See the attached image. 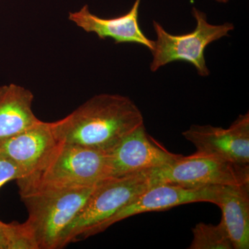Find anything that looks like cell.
Here are the masks:
<instances>
[{
  "label": "cell",
  "instance_id": "1",
  "mask_svg": "<svg viewBox=\"0 0 249 249\" xmlns=\"http://www.w3.org/2000/svg\"><path fill=\"white\" fill-rule=\"evenodd\" d=\"M143 124L142 111L127 96L96 95L63 119L51 123L59 142L109 152Z\"/></svg>",
  "mask_w": 249,
  "mask_h": 249
},
{
  "label": "cell",
  "instance_id": "5",
  "mask_svg": "<svg viewBox=\"0 0 249 249\" xmlns=\"http://www.w3.org/2000/svg\"><path fill=\"white\" fill-rule=\"evenodd\" d=\"M96 186L47 190L20 196L28 211L24 224L37 249H59L62 234Z\"/></svg>",
  "mask_w": 249,
  "mask_h": 249
},
{
  "label": "cell",
  "instance_id": "7",
  "mask_svg": "<svg viewBox=\"0 0 249 249\" xmlns=\"http://www.w3.org/2000/svg\"><path fill=\"white\" fill-rule=\"evenodd\" d=\"M220 187H189L171 183L152 185L99 224L91 232V236L104 231L113 224L136 214L164 211L191 203L209 202L216 204Z\"/></svg>",
  "mask_w": 249,
  "mask_h": 249
},
{
  "label": "cell",
  "instance_id": "3",
  "mask_svg": "<svg viewBox=\"0 0 249 249\" xmlns=\"http://www.w3.org/2000/svg\"><path fill=\"white\" fill-rule=\"evenodd\" d=\"M152 170L109 178L98 183L60 239L59 249L90 237L101 223L154 185Z\"/></svg>",
  "mask_w": 249,
  "mask_h": 249
},
{
  "label": "cell",
  "instance_id": "13",
  "mask_svg": "<svg viewBox=\"0 0 249 249\" xmlns=\"http://www.w3.org/2000/svg\"><path fill=\"white\" fill-rule=\"evenodd\" d=\"M34 96L16 84L0 86V140L20 133L41 120L32 109Z\"/></svg>",
  "mask_w": 249,
  "mask_h": 249
},
{
  "label": "cell",
  "instance_id": "14",
  "mask_svg": "<svg viewBox=\"0 0 249 249\" xmlns=\"http://www.w3.org/2000/svg\"><path fill=\"white\" fill-rule=\"evenodd\" d=\"M189 249H232L231 240L224 223L216 225L201 222L193 228Z\"/></svg>",
  "mask_w": 249,
  "mask_h": 249
},
{
  "label": "cell",
  "instance_id": "16",
  "mask_svg": "<svg viewBox=\"0 0 249 249\" xmlns=\"http://www.w3.org/2000/svg\"><path fill=\"white\" fill-rule=\"evenodd\" d=\"M25 176V171L21 167L7 157L0 155V188L10 181H17Z\"/></svg>",
  "mask_w": 249,
  "mask_h": 249
},
{
  "label": "cell",
  "instance_id": "15",
  "mask_svg": "<svg viewBox=\"0 0 249 249\" xmlns=\"http://www.w3.org/2000/svg\"><path fill=\"white\" fill-rule=\"evenodd\" d=\"M4 231L7 249H37L35 240L24 223H4Z\"/></svg>",
  "mask_w": 249,
  "mask_h": 249
},
{
  "label": "cell",
  "instance_id": "17",
  "mask_svg": "<svg viewBox=\"0 0 249 249\" xmlns=\"http://www.w3.org/2000/svg\"><path fill=\"white\" fill-rule=\"evenodd\" d=\"M0 249H7V242L4 231V223L0 221Z\"/></svg>",
  "mask_w": 249,
  "mask_h": 249
},
{
  "label": "cell",
  "instance_id": "9",
  "mask_svg": "<svg viewBox=\"0 0 249 249\" xmlns=\"http://www.w3.org/2000/svg\"><path fill=\"white\" fill-rule=\"evenodd\" d=\"M107 154L110 178L160 168L182 156L168 151L154 140L144 124L127 134Z\"/></svg>",
  "mask_w": 249,
  "mask_h": 249
},
{
  "label": "cell",
  "instance_id": "11",
  "mask_svg": "<svg viewBox=\"0 0 249 249\" xmlns=\"http://www.w3.org/2000/svg\"><path fill=\"white\" fill-rule=\"evenodd\" d=\"M57 142L51 123L40 121L20 133L0 140V155L14 161L27 176Z\"/></svg>",
  "mask_w": 249,
  "mask_h": 249
},
{
  "label": "cell",
  "instance_id": "6",
  "mask_svg": "<svg viewBox=\"0 0 249 249\" xmlns=\"http://www.w3.org/2000/svg\"><path fill=\"white\" fill-rule=\"evenodd\" d=\"M154 184L171 183L189 187L222 186L249 183V165H241L214 156L196 153L180 157L152 170Z\"/></svg>",
  "mask_w": 249,
  "mask_h": 249
},
{
  "label": "cell",
  "instance_id": "10",
  "mask_svg": "<svg viewBox=\"0 0 249 249\" xmlns=\"http://www.w3.org/2000/svg\"><path fill=\"white\" fill-rule=\"evenodd\" d=\"M142 1L135 0L128 12L119 17H98L90 11L88 5H85L79 11L70 12L68 19L85 32L96 34L102 40L112 39L115 44H137L151 52L154 40L145 35L139 25V7Z\"/></svg>",
  "mask_w": 249,
  "mask_h": 249
},
{
  "label": "cell",
  "instance_id": "2",
  "mask_svg": "<svg viewBox=\"0 0 249 249\" xmlns=\"http://www.w3.org/2000/svg\"><path fill=\"white\" fill-rule=\"evenodd\" d=\"M110 178L106 152L57 142L27 176L17 180L19 195L96 186Z\"/></svg>",
  "mask_w": 249,
  "mask_h": 249
},
{
  "label": "cell",
  "instance_id": "12",
  "mask_svg": "<svg viewBox=\"0 0 249 249\" xmlns=\"http://www.w3.org/2000/svg\"><path fill=\"white\" fill-rule=\"evenodd\" d=\"M235 249H249V183L220 187L217 203Z\"/></svg>",
  "mask_w": 249,
  "mask_h": 249
},
{
  "label": "cell",
  "instance_id": "18",
  "mask_svg": "<svg viewBox=\"0 0 249 249\" xmlns=\"http://www.w3.org/2000/svg\"><path fill=\"white\" fill-rule=\"evenodd\" d=\"M214 1H217V2L219 3H223V4H225V3L229 2L230 0H214Z\"/></svg>",
  "mask_w": 249,
  "mask_h": 249
},
{
  "label": "cell",
  "instance_id": "8",
  "mask_svg": "<svg viewBox=\"0 0 249 249\" xmlns=\"http://www.w3.org/2000/svg\"><path fill=\"white\" fill-rule=\"evenodd\" d=\"M197 153L241 165H249V113L240 114L229 128L192 124L182 132Z\"/></svg>",
  "mask_w": 249,
  "mask_h": 249
},
{
  "label": "cell",
  "instance_id": "4",
  "mask_svg": "<svg viewBox=\"0 0 249 249\" xmlns=\"http://www.w3.org/2000/svg\"><path fill=\"white\" fill-rule=\"evenodd\" d=\"M192 15L196 22L194 30L180 35L170 34L160 22L153 20L156 39L150 52V71L156 72L165 65L181 61L193 65L199 76H209L211 71L206 64L205 50L213 42L229 37L235 26L231 22L212 24L206 13L196 7L192 9Z\"/></svg>",
  "mask_w": 249,
  "mask_h": 249
}]
</instances>
